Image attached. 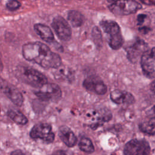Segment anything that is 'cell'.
I'll use <instances>...</instances> for the list:
<instances>
[{"instance_id": "6da1fadb", "label": "cell", "mask_w": 155, "mask_h": 155, "mask_svg": "<svg viewBox=\"0 0 155 155\" xmlns=\"http://www.w3.org/2000/svg\"><path fill=\"white\" fill-rule=\"evenodd\" d=\"M22 53L25 59L45 68H58L61 65L60 56L41 42H31L23 45Z\"/></svg>"}, {"instance_id": "7a4b0ae2", "label": "cell", "mask_w": 155, "mask_h": 155, "mask_svg": "<svg viewBox=\"0 0 155 155\" xmlns=\"http://www.w3.org/2000/svg\"><path fill=\"white\" fill-rule=\"evenodd\" d=\"M15 74L19 81L33 87L40 88L48 83L47 79L45 75L30 67H18L15 70Z\"/></svg>"}, {"instance_id": "3957f363", "label": "cell", "mask_w": 155, "mask_h": 155, "mask_svg": "<svg viewBox=\"0 0 155 155\" xmlns=\"http://www.w3.org/2000/svg\"><path fill=\"white\" fill-rule=\"evenodd\" d=\"M99 24L107 35L109 46L113 50L119 49L123 45L124 39L117 23L112 20H103Z\"/></svg>"}, {"instance_id": "277c9868", "label": "cell", "mask_w": 155, "mask_h": 155, "mask_svg": "<svg viewBox=\"0 0 155 155\" xmlns=\"http://www.w3.org/2000/svg\"><path fill=\"white\" fill-rule=\"evenodd\" d=\"M108 8L116 15H128L136 13L142 5L135 1H115L108 5Z\"/></svg>"}, {"instance_id": "5b68a950", "label": "cell", "mask_w": 155, "mask_h": 155, "mask_svg": "<svg viewBox=\"0 0 155 155\" xmlns=\"http://www.w3.org/2000/svg\"><path fill=\"white\" fill-rule=\"evenodd\" d=\"M35 94L42 101L56 102L61 98L62 91L57 84L48 82L35 91Z\"/></svg>"}, {"instance_id": "8992f818", "label": "cell", "mask_w": 155, "mask_h": 155, "mask_svg": "<svg viewBox=\"0 0 155 155\" xmlns=\"http://www.w3.org/2000/svg\"><path fill=\"white\" fill-rule=\"evenodd\" d=\"M30 136L32 139H41L47 143H50L54 139V134L51 126L47 123H39L33 127Z\"/></svg>"}, {"instance_id": "52a82bcc", "label": "cell", "mask_w": 155, "mask_h": 155, "mask_svg": "<svg viewBox=\"0 0 155 155\" xmlns=\"http://www.w3.org/2000/svg\"><path fill=\"white\" fill-rule=\"evenodd\" d=\"M150 152L149 143L144 139H132L124 146V155H148Z\"/></svg>"}, {"instance_id": "ba28073f", "label": "cell", "mask_w": 155, "mask_h": 155, "mask_svg": "<svg viewBox=\"0 0 155 155\" xmlns=\"http://www.w3.org/2000/svg\"><path fill=\"white\" fill-rule=\"evenodd\" d=\"M143 74L149 78H155V47L147 50L140 58Z\"/></svg>"}, {"instance_id": "9c48e42d", "label": "cell", "mask_w": 155, "mask_h": 155, "mask_svg": "<svg viewBox=\"0 0 155 155\" xmlns=\"http://www.w3.org/2000/svg\"><path fill=\"white\" fill-rule=\"evenodd\" d=\"M51 26L58 38L64 41H68L71 37V29L69 23L62 16H57L53 19Z\"/></svg>"}, {"instance_id": "30bf717a", "label": "cell", "mask_w": 155, "mask_h": 155, "mask_svg": "<svg viewBox=\"0 0 155 155\" xmlns=\"http://www.w3.org/2000/svg\"><path fill=\"white\" fill-rule=\"evenodd\" d=\"M84 87L90 92L98 95H103L107 91V87L104 82L97 77L90 76L83 82Z\"/></svg>"}, {"instance_id": "8fae6325", "label": "cell", "mask_w": 155, "mask_h": 155, "mask_svg": "<svg viewBox=\"0 0 155 155\" xmlns=\"http://www.w3.org/2000/svg\"><path fill=\"white\" fill-rule=\"evenodd\" d=\"M147 44L141 39H137L131 45L127 48V57L130 61L136 62L137 58L148 49H147Z\"/></svg>"}, {"instance_id": "7c38bea8", "label": "cell", "mask_w": 155, "mask_h": 155, "mask_svg": "<svg viewBox=\"0 0 155 155\" xmlns=\"http://www.w3.org/2000/svg\"><path fill=\"white\" fill-rule=\"evenodd\" d=\"M1 90L5 95L16 105L21 106L24 102V97L22 93L12 85L1 84Z\"/></svg>"}, {"instance_id": "4fadbf2b", "label": "cell", "mask_w": 155, "mask_h": 155, "mask_svg": "<svg viewBox=\"0 0 155 155\" xmlns=\"http://www.w3.org/2000/svg\"><path fill=\"white\" fill-rule=\"evenodd\" d=\"M110 99L117 104L130 105L134 102V97L130 93L119 90H115L111 92Z\"/></svg>"}, {"instance_id": "5bb4252c", "label": "cell", "mask_w": 155, "mask_h": 155, "mask_svg": "<svg viewBox=\"0 0 155 155\" xmlns=\"http://www.w3.org/2000/svg\"><path fill=\"white\" fill-rule=\"evenodd\" d=\"M58 134L61 140L69 147H73L77 143L78 139L73 131L67 126H61L59 128Z\"/></svg>"}, {"instance_id": "9a60e30c", "label": "cell", "mask_w": 155, "mask_h": 155, "mask_svg": "<svg viewBox=\"0 0 155 155\" xmlns=\"http://www.w3.org/2000/svg\"><path fill=\"white\" fill-rule=\"evenodd\" d=\"M34 30L38 36L44 41L51 43L54 41V35L50 27L43 24H36L34 25Z\"/></svg>"}, {"instance_id": "2e32d148", "label": "cell", "mask_w": 155, "mask_h": 155, "mask_svg": "<svg viewBox=\"0 0 155 155\" xmlns=\"http://www.w3.org/2000/svg\"><path fill=\"white\" fill-rule=\"evenodd\" d=\"M139 130L147 134H155V117H147L143 119L139 125Z\"/></svg>"}, {"instance_id": "e0dca14e", "label": "cell", "mask_w": 155, "mask_h": 155, "mask_svg": "<svg viewBox=\"0 0 155 155\" xmlns=\"http://www.w3.org/2000/svg\"><path fill=\"white\" fill-rule=\"evenodd\" d=\"M67 19L70 24L74 27L81 26L85 21L84 16L79 11L75 10H70L68 12Z\"/></svg>"}, {"instance_id": "ac0fdd59", "label": "cell", "mask_w": 155, "mask_h": 155, "mask_svg": "<svg viewBox=\"0 0 155 155\" xmlns=\"http://www.w3.org/2000/svg\"><path fill=\"white\" fill-rule=\"evenodd\" d=\"M7 115L17 124L25 125L28 122V119L27 117L19 110L14 109L9 110L7 111Z\"/></svg>"}, {"instance_id": "d6986e66", "label": "cell", "mask_w": 155, "mask_h": 155, "mask_svg": "<svg viewBox=\"0 0 155 155\" xmlns=\"http://www.w3.org/2000/svg\"><path fill=\"white\" fill-rule=\"evenodd\" d=\"M79 147L80 150L87 153H92L94 151V147L91 140L86 137L81 138L79 142Z\"/></svg>"}, {"instance_id": "ffe728a7", "label": "cell", "mask_w": 155, "mask_h": 155, "mask_svg": "<svg viewBox=\"0 0 155 155\" xmlns=\"http://www.w3.org/2000/svg\"><path fill=\"white\" fill-rule=\"evenodd\" d=\"M57 73V76H56V79L58 80V79L61 78L63 79V80L65 79H68V78H71L72 79V78H73V73L72 71H70L69 70L68 68H62L58 72H56Z\"/></svg>"}, {"instance_id": "44dd1931", "label": "cell", "mask_w": 155, "mask_h": 155, "mask_svg": "<svg viewBox=\"0 0 155 155\" xmlns=\"http://www.w3.org/2000/svg\"><path fill=\"white\" fill-rule=\"evenodd\" d=\"M6 7L9 10L14 11L21 7V3L18 1H9L7 2Z\"/></svg>"}, {"instance_id": "7402d4cb", "label": "cell", "mask_w": 155, "mask_h": 155, "mask_svg": "<svg viewBox=\"0 0 155 155\" xmlns=\"http://www.w3.org/2000/svg\"><path fill=\"white\" fill-rule=\"evenodd\" d=\"M148 16L147 15L145 14H140L137 17V25H142V24L145 22V21L147 19Z\"/></svg>"}, {"instance_id": "603a6c76", "label": "cell", "mask_w": 155, "mask_h": 155, "mask_svg": "<svg viewBox=\"0 0 155 155\" xmlns=\"http://www.w3.org/2000/svg\"><path fill=\"white\" fill-rule=\"evenodd\" d=\"M51 155H73V154L70 151L58 150L54 151Z\"/></svg>"}, {"instance_id": "cb8c5ba5", "label": "cell", "mask_w": 155, "mask_h": 155, "mask_svg": "<svg viewBox=\"0 0 155 155\" xmlns=\"http://www.w3.org/2000/svg\"><path fill=\"white\" fill-rule=\"evenodd\" d=\"M10 155H26L23 151L20 150H17L12 151Z\"/></svg>"}, {"instance_id": "d4e9b609", "label": "cell", "mask_w": 155, "mask_h": 155, "mask_svg": "<svg viewBox=\"0 0 155 155\" xmlns=\"http://www.w3.org/2000/svg\"><path fill=\"white\" fill-rule=\"evenodd\" d=\"M151 90L155 94V80L151 84Z\"/></svg>"}, {"instance_id": "484cf974", "label": "cell", "mask_w": 155, "mask_h": 155, "mask_svg": "<svg viewBox=\"0 0 155 155\" xmlns=\"http://www.w3.org/2000/svg\"><path fill=\"white\" fill-rule=\"evenodd\" d=\"M142 3H144V4H148L149 3H150L151 4H153V2L152 1H141Z\"/></svg>"}, {"instance_id": "4316f807", "label": "cell", "mask_w": 155, "mask_h": 155, "mask_svg": "<svg viewBox=\"0 0 155 155\" xmlns=\"http://www.w3.org/2000/svg\"><path fill=\"white\" fill-rule=\"evenodd\" d=\"M152 111H153V114L155 115V105H154L152 108Z\"/></svg>"}]
</instances>
